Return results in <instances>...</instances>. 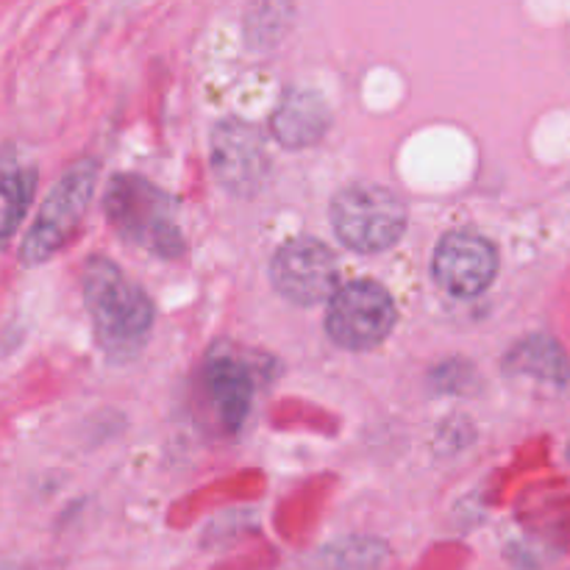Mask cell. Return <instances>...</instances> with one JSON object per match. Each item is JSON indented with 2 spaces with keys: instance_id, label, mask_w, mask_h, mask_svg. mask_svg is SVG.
I'll return each mask as SVG.
<instances>
[{
  "instance_id": "8992f818",
  "label": "cell",
  "mask_w": 570,
  "mask_h": 570,
  "mask_svg": "<svg viewBox=\"0 0 570 570\" xmlns=\"http://www.w3.org/2000/svg\"><path fill=\"white\" fill-rule=\"evenodd\" d=\"M271 282L289 304L315 306L332 301L337 293V256L321 239L295 237L273 256Z\"/></svg>"
},
{
  "instance_id": "6da1fadb",
  "label": "cell",
  "mask_w": 570,
  "mask_h": 570,
  "mask_svg": "<svg viewBox=\"0 0 570 570\" xmlns=\"http://www.w3.org/2000/svg\"><path fill=\"white\" fill-rule=\"evenodd\" d=\"M81 282L83 304L104 354L115 362L137 356L156 317L148 293L106 256H89Z\"/></svg>"
},
{
  "instance_id": "52a82bcc",
  "label": "cell",
  "mask_w": 570,
  "mask_h": 570,
  "mask_svg": "<svg viewBox=\"0 0 570 570\" xmlns=\"http://www.w3.org/2000/svg\"><path fill=\"white\" fill-rule=\"evenodd\" d=\"M499 273V250L488 237L468 228L449 232L434 248L432 276L454 298H476Z\"/></svg>"
},
{
  "instance_id": "8fae6325",
  "label": "cell",
  "mask_w": 570,
  "mask_h": 570,
  "mask_svg": "<svg viewBox=\"0 0 570 570\" xmlns=\"http://www.w3.org/2000/svg\"><path fill=\"white\" fill-rule=\"evenodd\" d=\"M507 371L521 373V376H534L540 382L566 384L570 379V362L557 340L546 334H532L507 356Z\"/></svg>"
},
{
  "instance_id": "9c48e42d",
  "label": "cell",
  "mask_w": 570,
  "mask_h": 570,
  "mask_svg": "<svg viewBox=\"0 0 570 570\" xmlns=\"http://www.w3.org/2000/svg\"><path fill=\"white\" fill-rule=\"evenodd\" d=\"M206 395L217 412V421L226 432H237L248 417L250 399H254V376L248 365L232 354L209 356L204 367Z\"/></svg>"
},
{
  "instance_id": "7a4b0ae2",
  "label": "cell",
  "mask_w": 570,
  "mask_h": 570,
  "mask_svg": "<svg viewBox=\"0 0 570 570\" xmlns=\"http://www.w3.org/2000/svg\"><path fill=\"white\" fill-rule=\"evenodd\" d=\"M106 217L122 239L145 248L159 259H176L184 250L176 198L150 184L148 178L120 173L104 195Z\"/></svg>"
},
{
  "instance_id": "3957f363",
  "label": "cell",
  "mask_w": 570,
  "mask_h": 570,
  "mask_svg": "<svg viewBox=\"0 0 570 570\" xmlns=\"http://www.w3.org/2000/svg\"><path fill=\"white\" fill-rule=\"evenodd\" d=\"M95 181H98V161L81 159L56 181L45 204L39 206L31 228L22 237L20 262L26 267H37L53 259L81 228L83 215L92 200Z\"/></svg>"
},
{
  "instance_id": "277c9868",
  "label": "cell",
  "mask_w": 570,
  "mask_h": 570,
  "mask_svg": "<svg viewBox=\"0 0 570 570\" xmlns=\"http://www.w3.org/2000/svg\"><path fill=\"white\" fill-rule=\"evenodd\" d=\"M332 226L356 254L393 248L406 228L404 200L379 184H351L332 200Z\"/></svg>"
},
{
  "instance_id": "ba28073f",
  "label": "cell",
  "mask_w": 570,
  "mask_h": 570,
  "mask_svg": "<svg viewBox=\"0 0 570 570\" xmlns=\"http://www.w3.org/2000/svg\"><path fill=\"white\" fill-rule=\"evenodd\" d=\"M212 170L232 195L250 198L259 193L271 170L259 128L237 117L217 122L212 131Z\"/></svg>"
},
{
  "instance_id": "30bf717a",
  "label": "cell",
  "mask_w": 570,
  "mask_h": 570,
  "mask_svg": "<svg viewBox=\"0 0 570 570\" xmlns=\"http://www.w3.org/2000/svg\"><path fill=\"white\" fill-rule=\"evenodd\" d=\"M332 126V109L312 89H287L273 111L271 131L284 148H309L321 142Z\"/></svg>"
},
{
  "instance_id": "5b68a950",
  "label": "cell",
  "mask_w": 570,
  "mask_h": 570,
  "mask_svg": "<svg viewBox=\"0 0 570 570\" xmlns=\"http://www.w3.org/2000/svg\"><path fill=\"white\" fill-rule=\"evenodd\" d=\"M399 312L376 282H351L334 293L326 312V334L345 351H371L393 332Z\"/></svg>"
},
{
  "instance_id": "7c38bea8",
  "label": "cell",
  "mask_w": 570,
  "mask_h": 570,
  "mask_svg": "<svg viewBox=\"0 0 570 570\" xmlns=\"http://www.w3.org/2000/svg\"><path fill=\"white\" fill-rule=\"evenodd\" d=\"M33 184H37V173L26 170V167H14L11 156L6 159L3 173V239L9 243L11 234L20 226L22 215L28 209V200L33 195Z\"/></svg>"
}]
</instances>
